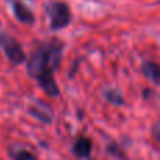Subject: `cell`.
<instances>
[{
  "label": "cell",
  "mask_w": 160,
  "mask_h": 160,
  "mask_svg": "<svg viewBox=\"0 0 160 160\" xmlns=\"http://www.w3.org/2000/svg\"><path fill=\"white\" fill-rule=\"evenodd\" d=\"M13 8H14V14L16 17L20 20L21 22H25V24H34L35 21V16L34 13L20 0H14L13 2Z\"/></svg>",
  "instance_id": "8992f818"
},
{
  "label": "cell",
  "mask_w": 160,
  "mask_h": 160,
  "mask_svg": "<svg viewBox=\"0 0 160 160\" xmlns=\"http://www.w3.org/2000/svg\"><path fill=\"white\" fill-rule=\"evenodd\" d=\"M47 14L51 20L52 30H62L68 27L72 20L69 6L63 2H49L47 4Z\"/></svg>",
  "instance_id": "7a4b0ae2"
},
{
  "label": "cell",
  "mask_w": 160,
  "mask_h": 160,
  "mask_svg": "<svg viewBox=\"0 0 160 160\" xmlns=\"http://www.w3.org/2000/svg\"><path fill=\"white\" fill-rule=\"evenodd\" d=\"M65 44L58 38H52L48 42L38 45L31 52L27 62V73L34 79L38 86L49 97H58L61 94L58 84L55 82V72L61 68Z\"/></svg>",
  "instance_id": "6da1fadb"
},
{
  "label": "cell",
  "mask_w": 160,
  "mask_h": 160,
  "mask_svg": "<svg viewBox=\"0 0 160 160\" xmlns=\"http://www.w3.org/2000/svg\"><path fill=\"white\" fill-rule=\"evenodd\" d=\"M27 112L30 114L32 118L38 119L42 124H52L55 112H53V108L49 104H47L42 100H32V101L28 104L27 107Z\"/></svg>",
  "instance_id": "277c9868"
},
{
  "label": "cell",
  "mask_w": 160,
  "mask_h": 160,
  "mask_svg": "<svg viewBox=\"0 0 160 160\" xmlns=\"http://www.w3.org/2000/svg\"><path fill=\"white\" fill-rule=\"evenodd\" d=\"M142 72H143L145 78L149 79L155 86L160 84V68L156 62L146 61L142 65Z\"/></svg>",
  "instance_id": "ba28073f"
},
{
  "label": "cell",
  "mask_w": 160,
  "mask_h": 160,
  "mask_svg": "<svg viewBox=\"0 0 160 160\" xmlns=\"http://www.w3.org/2000/svg\"><path fill=\"white\" fill-rule=\"evenodd\" d=\"M8 156L11 160H38L35 153L25 148H18L17 145L8 148Z\"/></svg>",
  "instance_id": "9c48e42d"
},
{
  "label": "cell",
  "mask_w": 160,
  "mask_h": 160,
  "mask_svg": "<svg viewBox=\"0 0 160 160\" xmlns=\"http://www.w3.org/2000/svg\"><path fill=\"white\" fill-rule=\"evenodd\" d=\"M152 135H153V139H155L156 142H160V122L159 121H156L155 125H153Z\"/></svg>",
  "instance_id": "8fae6325"
},
{
  "label": "cell",
  "mask_w": 160,
  "mask_h": 160,
  "mask_svg": "<svg viewBox=\"0 0 160 160\" xmlns=\"http://www.w3.org/2000/svg\"><path fill=\"white\" fill-rule=\"evenodd\" d=\"M0 49L3 51L6 58H7L14 66L24 63L25 59H27L25 52L22 51L18 41H17L14 37H11L10 34L4 32V31H0Z\"/></svg>",
  "instance_id": "3957f363"
},
{
  "label": "cell",
  "mask_w": 160,
  "mask_h": 160,
  "mask_svg": "<svg viewBox=\"0 0 160 160\" xmlns=\"http://www.w3.org/2000/svg\"><path fill=\"white\" fill-rule=\"evenodd\" d=\"M93 150V141L86 135H80L72 146V153L78 159H88Z\"/></svg>",
  "instance_id": "5b68a950"
},
{
  "label": "cell",
  "mask_w": 160,
  "mask_h": 160,
  "mask_svg": "<svg viewBox=\"0 0 160 160\" xmlns=\"http://www.w3.org/2000/svg\"><path fill=\"white\" fill-rule=\"evenodd\" d=\"M105 153L111 158L117 160H128V155L125 153V150L122 149V146L115 141H110L105 146Z\"/></svg>",
  "instance_id": "30bf717a"
},
{
  "label": "cell",
  "mask_w": 160,
  "mask_h": 160,
  "mask_svg": "<svg viewBox=\"0 0 160 160\" xmlns=\"http://www.w3.org/2000/svg\"><path fill=\"white\" fill-rule=\"evenodd\" d=\"M86 160H96V159H91V158H88V159H86Z\"/></svg>",
  "instance_id": "7c38bea8"
},
{
  "label": "cell",
  "mask_w": 160,
  "mask_h": 160,
  "mask_svg": "<svg viewBox=\"0 0 160 160\" xmlns=\"http://www.w3.org/2000/svg\"><path fill=\"white\" fill-rule=\"evenodd\" d=\"M102 98L108 102V104L114 105V107H124L127 105V100L124 98L122 93L115 87H107L102 90Z\"/></svg>",
  "instance_id": "52a82bcc"
}]
</instances>
